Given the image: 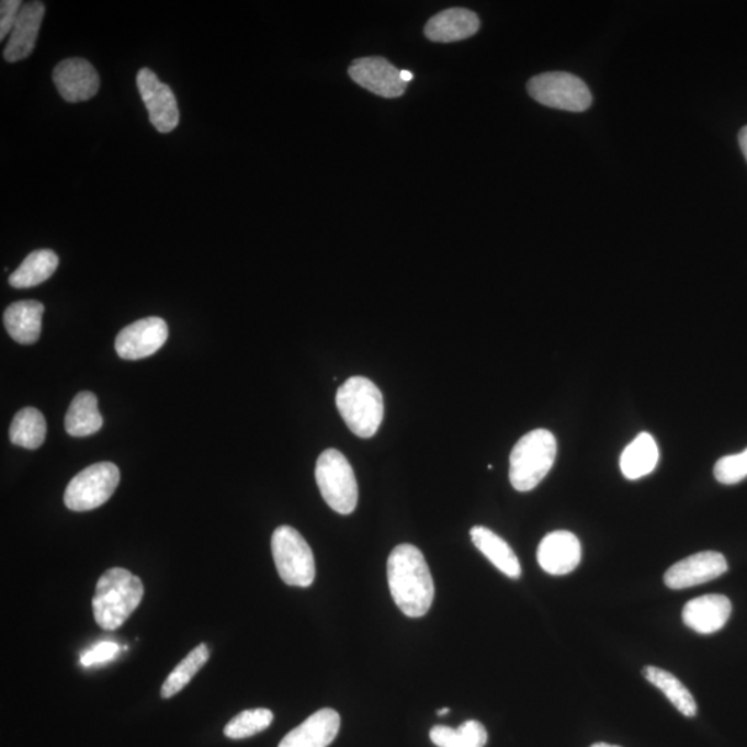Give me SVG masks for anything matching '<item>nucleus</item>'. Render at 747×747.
Listing matches in <instances>:
<instances>
[{"instance_id": "obj_1", "label": "nucleus", "mask_w": 747, "mask_h": 747, "mask_svg": "<svg viewBox=\"0 0 747 747\" xmlns=\"http://www.w3.org/2000/svg\"><path fill=\"white\" fill-rule=\"evenodd\" d=\"M388 582L392 598L406 616L422 618L431 608L434 597L431 570L415 545L400 544L392 551Z\"/></svg>"}, {"instance_id": "obj_2", "label": "nucleus", "mask_w": 747, "mask_h": 747, "mask_svg": "<svg viewBox=\"0 0 747 747\" xmlns=\"http://www.w3.org/2000/svg\"><path fill=\"white\" fill-rule=\"evenodd\" d=\"M145 586L129 570L113 568L100 577L92 607L94 620L103 630L120 629L140 605Z\"/></svg>"}, {"instance_id": "obj_3", "label": "nucleus", "mask_w": 747, "mask_h": 747, "mask_svg": "<svg viewBox=\"0 0 747 747\" xmlns=\"http://www.w3.org/2000/svg\"><path fill=\"white\" fill-rule=\"evenodd\" d=\"M339 415L359 438L367 439L377 433L384 420V397L377 385L365 377H352L337 392Z\"/></svg>"}, {"instance_id": "obj_4", "label": "nucleus", "mask_w": 747, "mask_h": 747, "mask_svg": "<svg viewBox=\"0 0 747 747\" xmlns=\"http://www.w3.org/2000/svg\"><path fill=\"white\" fill-rule=\"evenodd\" d=\"M556 441L547 429H534L513 446L510 457V480L513 489L531 491L553 468Z\"/></svg>"}, {"instance_id": "obj_5", "label": "nucleus", "mask_w": 747, "mask_h": 747, "mask_svg": "<svg viewBox=\"0 0 747 747\" xmlns=\"http://www.w3.org/2000/svg\"><path fill=\"white\" fill-rule=\"evenodd\" d=\"M316 482L333 511L349 516L358 506L359 487L352 465L339 450L327 449L316 463Z\"/></svg>"}, {"instance_id": "obj_6", "label": "nucleus", "mask_w": 747, "mask_h": 747, "mask_svg": "<svg viewBox=\"0 0 747 747\" xmlns=\"http://www.w3.org/2000/svg\"><path fill=\"white\" fill-rule=\"evenodd\" d=\"M272 553L280 577L288 586L309 587L315 581L314 551L302 534L291 527L275 529Z\"/></svg>"}, {"instance_id": "obj_7", "label": "nucleus", "mask_w": 747, "mask_h": 747, "mask_svg": "<svg viewBox=\"0 0 747 747\" xmlns=\"http://www.w3.org/2000/svg\"><path fill=\"white\" fill-rule=\"evenodd\" d=\"M528 92L540 104L570 113H582L592 104L590 89L569 72L540 73L528 82Z\"/></svg>"}, {"instance_id": "obj_8", "label": "nucleus", "mask_w": 747, "mask_h": 747, "mask_svg": "<svg viewBox=\"0 0 747 747\" xmlns=\"http://www.w3.org/2000/svg\"><path fill=\"white\" fill-rule=\"evenodd\" d=\"M120 469L113 463L88 466L72 478L65 493L68 510L84 512L103 506L120 485Z\"/></svg>"}, {"instance_id": "obj_9", "label": "nucleus", "mask_w": 747, "mask_h": 747, "mask_svg": "<svg viewBox=\"0 0 747 747\" xmlns=\"http://www.w3.org/2000/svg\"><path fill=\"white\" fill-rule=\"evenodd\" d=\"M137 88H139L154 128L161 134H169L177 128L180 114L172 89L161 82L150 68H142L137 72Z\"/></svg>"}, {"instance_id": "obj_10", "label": "nucleus", "mask_w": 747, "mask_h": 747, "mask_svg": "<svg viewBox=\"0 0 747 747\" xmlns=\"http://www.w3.org/2000/svg\"><path fill=\"white\" fill-rule=\"evenodd\" d=\"M168 339L161 317H146L125 327L115 339V351L124 360H140L160 351Z\"/></svg>"}, {"instance_id": "obj_11", "label": "nucleus", "mask_w": 747, "mask_h": 747, "mask_svg": "<svg viewBox=\"0 0 747 747\" xmlns=\"http://www.w3.org/2000/svg\"><path fill=\"white\" fill-rule=\"evenodd\" d=\"M349 77L369 92L385 99L400 98L407 88L400 71L383 57L358 58L349 68Z\"/></svg>"}, {"instance_id": "obj_12", "label": "nucleus", "mask_w": 747, "mask_h": 747, "mask_svg": "<svg viewBox=\"0 0 747 747\" xmlns=\"http://www.w3.org/2000/svg\"><path fill=\"white\" fill-rule=\"evenodd\" d=\"M728 570L725 556L715 551H703L680 561L666 571V586L672 590H682L717 579Z\"/></svg>"}, {"instance_id": "obj_13", "label": "nucleus", "mask_w": 747, "mask_h": 747, "mask_svg": "<svg viewBox=\"0 0 747 747\" xmlns=\"http://www.w3.org/2000/svg\"><path fill=\"white\" fill-rule=\"evenodd\" d=\"M58 93L68 103L87 102L97 97L100 78L94 67L84 58H66L53 71Z\"/></svg>"}, {"instance_id": "obj_14", "label": "nucleus", "mask_w": 747, "mask_h": 747, "mask_svg": "<svg viewBox=\"0 0 747 747\" xmlns=\"http://www.w3.org/2000/svg\"><path fill=\"white\" fill-rule=\"evenodd\" d=\"M580 559L581 545L574 533L566 531L550 533L539 545V565L550 575H568L579 566Z\"/></svg>"}, {"instance_id": "obj_15", "label": "nucleus", "mask_w": 747, "mask_h": 747, "mask_svg": "<svg viewBox=\"0 0 747 747\" xmlns=\"http://www.w3.org/2000/svg\"><path fill=\"white\" fill-rule=\"evenodd\" d=\"M45 15V4L42 2L23 3L18 21L7 47L3 49L4 60L18 63L31 56L38 39L42 20Z\"/></svg>"}, {"instance_id": "obj_16", "label": "nucleus", "mask_w": 747, "mask_h": 747, "mask_svg": "<svg viewBox=\"0 0 747 747\" xmlns=\"http://www.w3.org/2000/svg\"><path fill=\"white\" fill-rule=\"evenodd\" d=\"M339 727L341 717L336 710L321 709L285 735L279 747H327L337 738Z\"/></svg>"}, {"instance_id": "obj_17", "label": "nucleus", "mask_w": 747, "mask_h": 747, "mask_svg": "<svg viewBox=\"0 0 747 747\" xmlns=\"http://www.w3.org/2000/svg\"><path fill=\"white\" fill-rule=\"evenodd\" d=\"M733 605L725 596L710 595L695 598L683 607L682 620L686 626L699 634L718 632L728 622Z\"/></svg>"}, {"instance_id": "obj_18", "label": "nucleus", "mask_w": 747, "mask_h": 747, "mask_svg": "<svg viewBox=\"0 0 747 747\" xmlns=\"http://www.w3.org/2000/svg\"><path fill=\"white\" fill-rule=\"evenodd\" d=\"M480 21L476 13L464 8H453L433 15L426 25V36L439 44L457 42L478 33Z\"/></svg>"}, {"instance_id": "obj_19", "label": "nucleus", "mask_w": 747, "mask_h": 747, "mask_svg": "<svg viewBox=\"0 0 747 747\" xmlns=\"http://www.w3.org/2000/svg\"><path fill=\"white\" fill-rule=\"evenodd\" d=\"M45 306L38 301L14 302L4 310L3 322L15 342L31 346L38 341Z\"/></svg>"}, {"instance_id": "obj_20", "label": "nucleus", "mask_w": 747, "mask_h": 747, "mask_svg": "<svg viewBox=\"0 0 747 747\" xmlns=\"http://www.w3.org/2000/svg\"><path fill=\"white\" fill-rule=\"evenodd\" d=\"M471 539L475 547L496 566L501 574H505L511 579H519L522 574L521 564H519L518 556L513 553L510 544L497 536L495 532L485 527H474L471 529Z\"/></svg>"}, {"instance_id": "obj_21", "label": "nucleus", "mask_w": 747, "mask_h": 747, "mask_svg": "<svg viewBox=\"0 0 747 747\" xmlns=\"http://www.w3.org/2000/svg\"><path fill=\"white\" fill-rule=\"evenodd\" d=\"M659 449L649 433H640L620 457V468L630 480L644 478L656 468Z\"/></svg>"}, {"instance_id": "obj_22", "label": "nucleus", "mask_w": 747, "mask_h": 747, "mask_svg": "<svg viewBox=\"0 0 747 747\" xmlns=\"http://www.w3.org/2000/svg\"><path fill=\"white\" fill-rule=\"evenodd\" d=\"M103 422L98 397L92 392H79L67 411L65 421L67 433L73 438H87L99 432Z\"/></svg>"}, {"instance_id": "obj_23", "label": "nucleus", "mask_w": 747, "mask_h": 747, "mask_svg": "<svg viewBox=\"0 0 747 747\" xmlns=\"http://www.w3.org/2000/svg\"><path fill=\"white\" fill-rule=\"evenodd\" d=\"M57 268L58 257L55 252L50 249H36L10 274L9 283L14 288L35 287L49 280Z\"/></svg>"}, {"instance_id": "obj_24", "label": "nucleus", "mask_w": 747, "mask_h": 747, "mask_svg": "<svg viewBox=\"0 0 747 747\" xmlns=\"http://www.w3.org/2000/svg\"><path fill=\"white\" fill-rule=\"evenodd\" d=\"M643 675L652 686H655L665 693L678 712L686 715V717H695L698 713L695 699H693L690 690L676 676L655 666L644 667Z\"/></svg>"}, {"instance_id": "obj_25", "label": "nucleus", "mask_w": 747, "mask_h": 747, "mask_svg": "<svg viewBox=\"0 0 747 747\" xmlns=\"http://www.w3.org/2000/svg\"><path fill=\"white\" fill-rule=\"evenodd\" d=\"M46 420L34 407H25L13 418L10 426V441L15 446L35 450L42 446L46 438Z\"/></svg>"}, {"instance_id": "obj_26", "label": "nucleus", "mask_w": 747, "mask_h": 747, "mask_svg": "<svg viewBox=\"0 0 747 747\" xmlns=\"http://www.w3.org/2000/svg\"><path fill=\"white\" fill-rule=\"evenodd\" d=\"M429 738L438 747H485L487 731L479 722L469 720L461 724L459 728L437 725L429 733Z\"/></svg>"}, {"instance_id": "obj_27", "label": "nucleus", "mask_w": 747, "mask_h": 747, "mask_svg": "<svg viewBox=\"0 0 747 747\" xmlns=\"http://www.w3.org/2000/svg\"><path fill=\"white\" fill-rule=\"evenodd\" d=\"M210 659L208 645L200 644L194 648L180 664L174 667L171 675L168 676L166 682L161 688V697L169 699L183 690L194 676L203 669L206 661Z\"/></svg>"}, {"instance_id": "obj_28", "label": "nucleus", "mask_w": 747, "mask_h": 747, "mask_svg": "<svg viewBox=\"0 0 747 747\" xmlns=\"http://www.w3.org/2000/svg\"><path fill=\"white\" fill-rule=\"evenodd\" d=\"M274 715L269 709L244 710L225 727V735L230 739H246L262 733L272 725Z\"/></svg>"}, {"instance_id": "obj_29", "label": "nucleus", "mask_w": 747, "mask_h": 747, "mask_svg": "<svg viewBox=\"0 0 747 747\" xmlns=\"http://www.w3.org/2000/svg\"><path fill=\"white\" fill-rule=\"evenodd\" d=\"M715 479L723 485L739 484L747 478V449L745 452L725 455L714 465Z\"/></svg>"}, {"instance_id": "obj_30", "label": "nucleus", "mask_w": 747, "mask_h": 747, "mask_svg": "<svg viewBox=\"0 0 747 747\" xmlns=\"http://www.w3.org/2000/svg\"><path fill=\"white\" fill-rule=\"evenodd\" d=\"M120 650L118 644L103 641V643L98 644L82 656L81 664L84 667L107 664V661L114 660L118 656Z\"/></svg>"}, {"instance_id": "obj_31", "label": "nucleus", "mask_w": 747, "mask_h": 747, "mask_svg": "<svg viewBox=\"0 0 747 747\" xmlns=\"http://www.w3.org/2000/svg\"><path fill=\"white\" fill-rule=\"evenodd\" d=\"M21 7L23 3L20 0H3L0 3V41L12 34Z\"/></svg>"}, {"instance_id": "obj_32", "label": "nucleus", "mask_w": 747, "mask_h": 747, "mask_svg": "<svg viewBox=\"0 0 747 747\" xmlns=\"http://www.w3.org/2000/svg\"><path fill=\"white\" fill-rule=\"evenodd\" d=\"M739 146L747 161V125L739 132Z\"/></svg>"}, {"instance_id": "obj_33", "label": "nucleus", "mask_w": 747, "mask_h": 747, "mask_svg": "<svg viewBox=\"0 0 747 747\" xmlns=\"http://www.w3.org/2000/svg\"><path fill=\"white\" fill-rule=\"evenodd\" d=\"M400 77L406 83H409L411 79L415 78L410 71H400Z\"/></svg>"}, {"instance_id": "obj_34", "label": "nucleus", "mask_w": 747, "mask_h": 747, "mask_svg": "<svg viewBox=\"0 0 747 747\" xmlns=\"http://www.w3.org/2000/svg\"><path fill=\"white\" fill-rule=\"evenodd\" d=\"M591 747H620V746L603 744V742H601V744H596V745H592Z\"/></svg>"}, {"instance_id": "obj_35", "label": "nucleus", "mask_w": 747, "mask_h": 747, "mask_svg": "<svg viewBox=\"0 0 747 747\" xmlns=\"http://www.w3.org/2000/svg\"><path fill=\"white\" fill-rule=\"evenodd\" d=\"M448 713H450V709H449V708H444V709L438 710V712H437L438 715H444V714H448Z\"/></svg>"}]
</instances>
